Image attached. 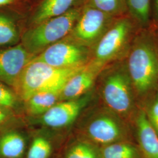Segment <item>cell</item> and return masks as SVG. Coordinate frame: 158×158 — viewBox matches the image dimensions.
I'll use <instances>...</instances> for the list:
<instances>
[{
	"instance_id": "6da1fadb",
	"label": "cell",
	"mask_w": 158,
	"mask_h": 158,
	"mask_svg": "<svg viewBox=\"0 0 158 158\" xmlns=\"http://www.w3.org/2000/svg\"><path fill=\"white\" fill-rule=\"evenodd\" d=\"M125 60L137 97H149L158 90V50L152 27L139 29Z\"/></svg>"
},
{
	"instance_id": "7a4b0ae2",
	"label": "cell",
	"mask_w": 158,
	"mask_h": 158,
	"mask_svg": "<svg viewBox=\"0 0 158 158\" xmlns=\"http://www.w3.org/2000/svg\"><path fill=\"white\" fill-rule=\"evenodd\" d=\"M97 80L104 106L125 120L136 114L137 96L125 58L103 68Z\"/></svg>"
},
{
	"instance_id": "3957f363",
	"label": "cell",
	"mask_w": 158,
	"mask_h": 158,
	"mask_svg": "<svg viewBox=\"0 0 158 158\" xmlns=\"http://www.w3.org/2000/svg\"><path fill=\"white\" fill-rule=\"evenodd\" d=\"M139 29L128 15L116 18L91 49L90 63L102 69L112 63L124 59Z\"/></svg>"
},
{
	"instance_id": "277c9868",
	"label": "cell",
	"mask_w": 158,
	"mask_h": 158,
	"mask_svg": "<svg viewBox=\"0 0 158 158\" xmlns=\"http://www.w3.org/2000/svg\"><path fill=\"white\" fill-rule=\"evenodd\" d=\"M85 67L55 68L34 59L23 69L14 90L24 102L40 92L62 90L68 80Z\"/></svg>"
},
{
	"instance_id": "5b68a950",
	"label": "cell",
	"mask_w": 158,
	"mask_h": 158,
	"mask_svg": "<svg viewBox=\"0 0 158 158\" xmlns=\"http://www.w3.org/2000/svg\"><path fill=\"white\" fill-rule=\"evenodd\" d=\"M77 137L98 147L123 141H133L124 119L104 106L93 111L81 123Z\"/></svg>"
},
{
	"instance_id": "8992f818",
	"label": "cell",
	"mask_w": 158,
	"mask_h": 158,
	"mask_svg": "<svg viewBox=\"0 0 158 158\" xmlns=\"http://www.w3.org/2000/svg\"><path fill=\"white\" fill-rule=\"evenodd\" d=\"M82 6L27 29L21 36V44L36 57L70 33L81 13Z\"/></svg>"
},
{
	"instance_id": "52a82bcc",
	"label": "cell",
	"mask_w": 158,
	"mask_h": 158,
	"mask_svg": "<svg viewBox=\"0 0 158 158\" xmlns=\"http://www.w3.org/2000/svg\"><path fill=\"white\" fill-rule=\"evenodd\" d=\"M116 18L84 4L76 23L65 38L91 49Z\"/></svg>"
},
{
	"instance_id": "ba28073f",
	"label": "cell",
	"mask_w": 158,
	"mask_h": 158,
	"mask_svg": "<svg viewBox=\"0 0 158 158\" xmlns=\"http://www.w3.org/2000/svg\"><path fill=\"white\" fill-rule=\"evenodd\" d=\"M91 59L90 48L65 38L34 58L53 67L63 69L85 67L90 62Z\"/></svg>"
},
{
	"instance_id": "9c48e42d",
	"label": "cell",
	"mask_w": 158,
	"mask_h": 158,
	"mask_svg": "<svg viewBox=\"0 0 158 158\" xmlns=\"http://www.w3.org/2000/svg\"><path fill=\"white\" fill-rule=\"evenodd\" d=\"M93 96L91 90L78 98L58 102L47 112L37 117L38 123L49 130H62L69 127L77 121Z\"/></svg>"
},
{
	"instance_id": "30bf717a",
	"label": "cell",
	"mask_w": 158,
	"mask_h": 158,
	"mask_svg": "<svg viewBox=\"0 0 158 158\" xmlns=\"http://www.w3.org/2000/svg\"><path fill=\"white\" fill-rule=\"evenodd\" d=\"M35 57L21 43L0 48V82L14 90L23 69Z\"/></svg>"
},
{
	"instance_id": "8fae6325",
	"label": "cell",
	"mask_w": 158,
	"mask_h": 158,
	"mask_svg": "<svg viewBox=\"0 0 158 158\" xmlns=\"http://www.w3.org/2000/svg\"><path fill=\"white\" fill-rule=\"evenodd\" d=\"M102 70L90 62L74 74L63 85L60 92V102L78 98L93 90Z\"/></svg>"
},
{
	"instance_id": "7c38bea8",
	"label": "cell",
	"mask_w": 158,
	"mask_h": 158,
	"mask_svg": "<svg viewBox=\"0 0 158 158\" xmlns=\"http://www.w3.org/2000/svg\"><path fill=\"white\" fill-rule=\"evenodd\" d=\"M136 143L143 158H158V135L149 123L143 109L135 117Z\"/></svg>"
},
{
	"instance_id": "4fadbf2b",
	"label": "cell",
	"mask_w": 158,
	"mask_h": 158,
	"mask_svg": "<svg viewBox=\"0 0 158 158\" xmlns=\"http://www.w3.org/2000/svg\"><path fill=\"white\" fill-rule=\"evenodd\" d=\"M85 0H42L29 18V27L66 13L72 8L83 6Z\"/></svg>"
},
{
	"instance_id": "5bb4252c",
	"label": "cell",
	"mask_w": 158,
	"mask_h": 158,
	"mask_svg": "<svg viewBox=\"0 0 158 158\" xmlns=\"http://www.w3.org/2000/svg\"><path fill=\"white\" fill-rule=\"evenodd\" d=\"M31 136L23 130L12 128L0 134V158H25Z\"/></svg>"
},
{
	"instance_id": "9a60e30c",
	"label": "cell",
	"mask_w": 158,
	"mask_h": 158,
	"mask_svg": "<svg viewBox=\"0 0 158 158\" xmlns=\"http://www.w3.org/2000/svg\"><path fill=\"white\" fill-rule=\"evenodd\" d=\"M61 141L56 136L45 131L34 133L25 158H56L63 147Z\"/></svg>"
},
{
	"instance_id": "2e32d148",
	"label": "cell",
	"mask_w": 158,
	"mask_h": 158,
	"mask_svg": "<svg viewBox=\"0 0 158 158\" xmlns=\"http://www.w3.org/2000/svg\"><path fill=\"white\" fill-rule=\"evenodd\" d=\"M61 90L45 91L31 96L25 102L27 114L33 117H39L60 102Z\"/></svg>"
},
{
	"instance_id": "e0dca14e",
	"label": "cell",
	"mask_w": 158,
	"mask_h": 158,
	"mask_svg": "<svg viewBox=\"0 0 158 158\" xmlns=\"http://www.w3.org/2000/svg\"><path fill=\"white\" fill-rule=\"evenodd\" d=\"M62 158H101L100 147L77 137L63 149Z\"/></svg>"
},
{
	"instance_id": "ac0fdd59",
	"label": "cell",
	"mask_w": 158,
	"mask_h": 158,
	"mask_svg": "<svg viewBox=\"0 0 158 158\" xmlns=\"http://www.w3.org/2000/svg\"><path fill=\"white\" fill-rule=\"evenodd\" d=\"M128 14L140 29L152 27L151 0H125Z\"/></svg>"
},
{
	"instance_id": "d6986e66",
	"label": "cell",
	"mask_w": 158,
	"mask_h": 158,
	"mask_svg": "<svg viewBox=\"0 0 158 158\" xmlns=\"http://www.w3.org/2000/svg\"><path fill=\"white\" fill-rule=\"evenodd\" d=\"M101 158H143L136 142L123 141L100 147Z\"/></svg>"
},
{
	"instance_id": "ffe728a7",
	"label": "cell",
	"mask_w": 158,
	"mask_h": 158,
	"mask_svg": "<svg viewBox=\"0 0 158 158\" xmlns=\"http://www.w3.org/2000/svg\"><path fill=\"white\" fill-rule=\"evenodd\" d=\"M21 36L12 18L0 13V48L18 45Z\"/></svg>"
},
{
	"instance_id": "44dd1931",
	"label": "cell",
	"mask_w": 158,
	"mask_h": 158,
	"mask_svg": "<svg viewBox=\"0 0 158 158\" xmlns=\"http://www.w3.org/2000/svg\"><path fill=\"white\" fill-rule=\"evenodd\" d=\"M85 4L115 18L128 15L125 0H85Z\"/></svg>"
},
{
	"instance_id": "7402d4cb",
	"label": "cell",
	"mask_w": 158,
	"mask_h": 158,
	"mask_svg": "<svg viewBox=\"0 0 158 158\" xmlns=\"http://www.w3.org/2000/svg\"><path fill=\"white\" fill-rule=\"evenodd\" d=\"M20 100L11 87L0 82V107L14 110L19 106Z\"/></svg>"
},
{
	"instance_id": "603a6c76",
	"label": "cell",
	"mask_w": 158,
	"mask_h": 158,
	"mask_svg": "<svg viewBox=\"0 0 158 158\" xmlns=\"http://www.w3.org/2000/svg\"><path fill=\"white\" fill-rule=\"evenodd\" d=\"M143 110L147 119L158 135V89L149 97Z\"/></svg>"
},
{
	"instance_id": "cb8c5ba5",
	"label": "cell",
	"mask_w": 158,
	"mask_h": 158,
	"mask_svg": "<svg viewBox=\"0 0 158 158\" xmlns=\"http://www.w3.org/2000/svg\"><path fill=\"white\" fill-rule=\"evenodd\" d=\"M14 117V110L0 107V126L8 123Z\"/></svg>"
},
{
	"instance_id": "d4e9b609",
	"label": "cell",
	"mask_w": 158,
	"mask_h": 158,
	"mask_svg": "<svg viewBox=\"0 0 158 158\" xmlns=\"http://www.w3.org/2000/svg\"><path fill=\"white\" fill-rule=\"evenodd\" d=\"M152 23L158 25V0H151Z\"/></svg>"
},
{
	"instance_id": "484cf974",
	"label": "cell",
	"mask_w": 158,
	"mask_h": 158,
	"mask_svg": "<svg viewBox=\"0 0 158 158\" xmlns=\"http://www.w3.org/2000/svg\"><path fill=\"white\" fill-rule=\"evenodd\" d=\"M152 28L153 31V34H154V36H155V38L158 50V25L155 26L154 27H152Z\"/></svg>"
},
{
	"instance_id": "4316f807",
	"label": "cell",
	"mask_w": 158,
	"mask_h": 158,
	"mask_svg": "<svg viewBox=\"0 0 158 158\" xmlns=\"http://www.w3.org/2000/svg\"><path fill=\"white\" fill-rule=\"evenodd\" d=\"M14 0H0V6H6L12 4Z\"/></svg>"
}]
</instances>
